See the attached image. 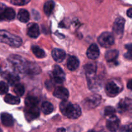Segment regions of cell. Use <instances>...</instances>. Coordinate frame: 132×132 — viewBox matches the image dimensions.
I'll return each mask as SVG.
<instances>
[{"label": "cell", "mask_w": 132, "mask_h": 132, "mask_svg": "<svg viewBox=\"0 0 132 132\" xmlns=\"http://www.w3.org/2000/svg\"><path fill=\"white\" fill-rule=\"evenodd\" d=\"M60 111L64 116L72 119L79 118L81 115V109L79 106L72 104L67 100L61 102L59 106Z\"/></svg>", "instance_id": "obj_1"}, {"label": "cell", "mask_w": 132, "mask_h": 132, "mask_svg": "<svg viewBox=\"0 0 132 132\" xmlns=\"http://www.w3.org/2000/svg\"><path fill=\"white\" fill-rule=\"evenodd\" d=\"M101 101V97L99 95L94 94L92 96L87 97L83 101V105L85 108L88 109H92L95 108L99 105Z\"/></svg>", "instance_id": "obj_5"}, {"label": "cell", "mask_w": 132, "mask_h": 132, "mask_svg": "<svg viewBox=\"0 0 132 132\" xmlns=\"http://www.w3.org/2000/svg\"><path fill=\"white\" fill-rule=\"evenodd\" d=\"M8 61L15 70L21 73H24L28 61L18 55H10L8 59Z\"/></svg>", "instance_id": "obj_3"}, {"label": "cell", "mask_w": 132, "mask_h": 132, "mask_svg": "<svg viewBox=\"0 0 132 132\" xmlns=\"http://www.w3.org/2000/svg\"><path fill=\"white\" fill-rule=\"evenodd\" d=\"M117 110L120 113H122L129 110H132V99H122L117 106Z\"/></svg>", "instance_id": "obj_9"}, {"label": "cell", "mask_w": 132, "mask_h": 132, "mask_svg": "<svg viewBox=\"0 0 132 132\" xmlns=\"http://www.w3.org/2000/svg\"><path fill=\"white\" fill-rule=\"evenodd\" d=\"M85 70L86 77H92L95 76L97 71V67L94 64H87L85 66Z\"/></svg>", "instance_id": "obj_20"}, {"label": "cell", "mask_w": 132, "mask_h": 132, "mask_svg": "<svg viewBox=\"0 0 132 132\" xmlns=\"http://www.w3.org/2000/svg\"><path fill=\"white\" fill-rule=\"evenodd\" d=\"M0 41L12 47H19L22 44V39L15 35H13L9 32L1 30L0 32Z\"/></svg>", "instance_id": "obj_2"}, {"label": "cell", "mask_w": 132, "mask_h": 132, "mask_svg": "<svg viewBox=\"0 0 132 132\" xmlns=\"http://www.w3.org/2000/svg\"><path fill=\"white\" fill-rule=\"evenodd\" d=\"M119 126V120L117 117L109 118L106 122V127L108 130L112 132H116L118 130Z\"/></svg>", "instance_id": "obj_15"}, {"label": "cell", "mask_w": 132, "mask_h": 132, "mask_svg": "<svg viewBox=\"0 0 132 132\" xmlns=\"http://www.w3.org/2000/svg\"><path fill=\"white\" fill-rule=\"evenodd\" d=\"M126 48L128 49V52L125 54V58L129 60H132V45H127Z\"/></svg>", "instance_id": "obj_32"}, {"label": "cell", "mask_w": 132, "mask_h": 132, "mask_svg": "<svg viewBox=\"0 0 132 132\" xmlns=\"http://www.w3.org/2000/svg\"><path fill=\"white\" fill-rule=\"evenodd\" d=\"M57 132H66V130H65V129H64V128H61L58 129Z\"/></svg>", "instance_id": "obj_37"}, {"label": "cell", "mask_w": 132, "mask_h": 132, "mask_svg": "<svg viewBox=\"0 0 132 132\" xmlns=\"http://www.w3.org/2000/svg\"><path fill=\"white\" fill-rule=\"evenodd\" d=\"M54 6H55V3H54V1H47L46 3H45L43 7L45 14L47 15H50V14L52 12L53 10H54Z\"/></svg>", "instance_id": "obj_27"}, {"label": "cell", "mask_w": 132, "mask_h": 132, "mask_svg": "<svg viewBox=\"0 0 132 132\" xmlns=\"http://www.w3.org/2000/svg\"><path fill=\"white\" fill-rule=\"evenodd\" d=\"M41 110L43 113L46 115H48L51 113L54 110L53 105L50 103L48 101H45L41 104Z\"/></svg>", "instance_id": "obj_24"}, {"label": "cell", "mask_w": 132, "mask_h": 132, "mask_svg": "<svg viewBox=\"0 0 132 132\" xmlns=\"http://www.w3.org/2000/svg\"><path fill=\"white\" fill-rule=\"evenodd\" d=\"M127 15L129 17V18H132V8L131 9H130L128 10Z\"/></svg>", "instance_id": "obj_36"}, {"label": "cell", "mask_w": 132, "mask_h": 132, "mask_svg": "<svg viewBox=\"0 0 132 132\" xmlns=\"http://www.w3.org/2000/svg\"><path fill=\"white\" fill-rule=\"evenodd\" d=\"M40 72H41V69L37 64L28 61L24 73L30 75H36L38 74Z\"/></svg>", "instance_id": "obj_12"}, {"label": "cell", "mask_w": 132, "mask_h": 132, "mask_svg": "<svg viewBox=\"0 0 132 132\" xmlns=\"http://www.w3.org/2000/svg\"><path fill=\"white\" fill-rule=\"evenodd\" d=\"M26 117L29 121L37 118L39 116V110L37 106L34 107H27L25 110Z\"/></svg>", "instance_id": "obj_11"}, {"label": "cell", "mask_w": 132, "mask_h": 132, "mask_svg": "<svg viewBox=\"0 0 132 132\" xmlns=\"http://www.w3.org/2000/svg\"><path fill=\"white\" fill-rule=\"evenodd\" d=\"M32 50L33 54L35 55V56L37 58H39V59L45 57V55H46L44 50H43V49L40 48L37 46H32Z\"/></svg>", "instance_id": "obj_28"}, {"label": "cell", "mask_w": 132, "mask_h": 132, "mask_svg": "<svg viewBox=\"0 0 132 132\" xmlns=\"http://www.w3.org/2000/svg\"><path fill=\"white\" fill-rule=\"evenodd\" d=\"M116 111L115 108L112 106H107L104 110V115L108 118H112V117H116Z\"/></svg>", "instance_id": "obj_30"}, {"label": "cell", "mask_w": 132, "mask_h": 132, "mask_svg": "<svg viewBox=\"0 0 132 132\" xmlns=\"http://www.w3.org/2000/svg\"><path fill=\"white\" fill-rule=\"evenodd\" d=\"M4 100L6 103L10 104H18L20 103V99L18 97H15L11 94H7L5 95Z\"/></svg>", "instance_id": "obj_25"}, {"label": "cell", "mask_w": 132, "mask_h": 132, "mask_svg": "<svg viewBox=\"0 0 132 132\" xmlns=\"http://www.w3.org/2000/svg\"><path fill=\"white\" fill-rule=\"evenodd\" d=\"M127 87H128V89H130V90H132V79H131L129 80L128 82Z\"/></svg>", "instance_id": "obj_35"}, {"label": "cell", "mask_w": 132, "mask_h": 132, "mask_svg": "<svg viewBox=\"0 0 132 132\" xmlns=\"http://www.w3.org/2000/svg\"><path fill=\"white\" fill-rule=\"evenodd\" d=\"M30 1V0H10V2L12 5L22 6V5H27Z\"/></svg>", "instance_id": "obj_31"}, {"label": "cell", "mask_w": 132, "mask_h": 132, "mask_svg": "<svg viewBox=\"0 0 132 132\" xmlns=\"http://www.w3.org/2000/svg\"><path fill=\"white\" fill-rule=\"evenodd\" d=\"M86 55L89 59H93V60L99 57V49L98 46L95 44H92L88 48Z\"/></svg>", "instance_id": "obj_14"}, {"label": "cell", "mask_w": 132, "mask_h": 132, "mask_svg": "<svg viewBox=\"0 0 132 132\" xmlns=\"http://www.w3.org/2000/svg\"><path fill=\"white\" fill-rule=\"evenodd\" d=\"M119 52L117 50H111L107 52L105 54V58L108 61H115L118 57Z\"/></svg>", "instance_id": "obj_23"}, {"label": "cell", "mask_w": 132, "mask_h": 132, "mask_svg": "<svg viewBox=\"0 0 132 132\" xmlns=\"http://www.w3.org/2000/svg\"><path fill=\"white\" fill-rule=\"evenodd\" d=\"M0 90H1V95L6 94L9 90V87H8L7 85L3 81H1L0 83Z\"/></svg>", "instance_id": "obj_33"}, {"label": "cell", "mask_w": 132, "mask_h": 132, "mask_svg": "<svg viewBox=\"0 0 132 132\" xmlns=\"http://www.w3.org/2000/svg\"><path fill=\"white\" fill-rule=\"evenodd\" d=\"M98 42L103 47H110L114 43V37L110 32H103L98 37Z\"/></svg>", "instance_id": "obj_4"}, {"label": "cell", "mask_w": 132, "mask_h": 132, "mask_svg": "<svg viewBox=\"0 0 132 132\" xmlns=\"http://www.w3.org/2000/svg\"><path fill=\"white\" fill-rule=\"evenodd\" d=\"M14 92L18 97H21L24 93V86L21 84L18 83L14 86Z\"/></svg>", "instance_id": "obj_29"}, {"label": "cell", "mask_w": 132, "mask_h": 132, "mask_svg": "<svg viewBox=\"0 0 132 132\" xmlns=\"http://www.w3.org/2000/svg\"><path fill=\"white\" fill-rule=\"evenodd\" d=\"M39 28L36 23H30L27 27V34L32 38H36L39 36Z\"/></svg>", "instance_id": "obj_13"}, {"label": "cell", "mask_w": 132, "mask_h": 132, "mask_svg": "<svg viewBox=\"0 0 132 132\" xmlns=\"http://www.w3.org/2000/svg\"><path fill=\"white\" fill-rule=\"evenodd\" d=\"M125 20L122 18H118L116 19L113 26V32L117 37H121L124 32Z\"/></svg>", "instance_id": "obj_6"}, {"label": "cell", "mask_w": 132, "mask_h": 132, "mask_svg": "<svg viewBox=\"0 0 132 132\" xmlns=\"http://www.w3.org/2000/svg\"><path fill=\"white\" fill-rule=\"evenodd\" d=\"M120 132H132V123L122 126Z\"/></svg>", "instance_id": "obj_34"}, {"label": "cell", "mask_w": 132, "mask_h": 132, "mask_svg": "<svg viewBox=\"0 0 132 132\" xmlns=\"http://www.w3.org/2000/svg\"><path fill=\"white\" fill-rule=\"evenodd\" d=\"M15 11L11 8H6L3 10L1 9V19L2 20L6 19V20H13L15 18Z\"/></svg>", "instance_id": "obj_16"}, {"label": "cell", "mask_w": 132, "mask_h": 132, "mask_svg": "<svg viewBox=\"0 0 132 132\" xmlns=\"http://www.w3.org/2000/svg\"><path fill=\"white\" fill-rule=\"evenodd\" d=\"M54 95L55 97L58 99H62L63 101L67 100L69 96V93L67 89L65 88L59 86V87L56 88L54 92Z\"/></svg>", "instance_id": "obj_10"}, {"label": "cell", "mask_w": 132, "mask_h": 132, "mask_svg": "<svg viewBox=\"0 0 132 132\" xmlns=\"http://www.w3.org/2000/svg\"><path fill=\"white\" fill-rule=\"evenodd\" d=\"M25 105L27 107H34L37 106L39 103V100L37 98L33 96H28L25 99Z\"/></svg>", "instance_id": "obj_26"}, {"label": "cell", "mask_w": 132, "mask_h": 132, "mask_svg": "<svg viewBox=\"0 0 132 132\" xmlns=\"http://www.w3.org/2000/svg\"><path fill=\"white\" fill-rule=\"evenodd\" d=\"M18 18L21 22L27 23V21H28L30 19L29 13H28L27 10H24V9H21L19 11V12H18Z\"/></svg>", "instance_id": "obj_22"}, {"label": "cell", "mask_w": 132, "mask_h": 132, "mask_svg": "<svg viewBox=\"0 0 132 132\" xmlns=\"http://www.w3.org/2000/svg\"><path fill=\"white\" fill-rule=\"evenodd\" d=\"M120 86L114 81H109L106 85V92L110 97H115L121 92Z\"/></svg>", "instance_id": "obj_7"}, {"label": "cell", "mask_w": 132, "mask_h": 132, "mask_svg": "<svg viewBox=\"0 0 132 132\" xmlns=\"http://www.w3.org/2000/svg\"><path fill=\"white\" fill-rule=\"evenodd\" d=\"M5 78H6V81H8L9 85H12V86H15V85L18 83L19 81V77H18V75L15 74V73H8L5 76Z\"/></svg>", "instance_id": "obj_21"}, {"label": "cell", "mask_w": 132, "mask_h": 132, "mask_svg": "<svg viewBox=\"0 0 132 132\" xmlns=\"http://www.w3.org/2000/svg\"><path fill=\"white\" fill-rule=\"evenodd\" d=\"M67 68L70 71H74L79 66V61L74 56H70L68 57L67 63Z\"/></svg>", "instance_id": "obj_18"}, {"label": "cell", "mask_w": 132, "mask_h": 132, "mask_svg": "<svg viewBox=\"0 0 132 132\" xmlns=\"http://www.w3.org/2000/svg\"><path fill=\"white\" fill-rule=\"evenodd\" d=\"M1 122L5 126H12L14 124V119L11 115L7 113H3L1 115Z\"/></svg>", "instance_id": "obj_19"}, {"label": "cell", "mask_w": 132, "mask_h": 132, "mask_svg": "<svg viewBox=\"0 0 132 132\" xmlns=\"http://www.w3.org/2000/svg\"><path fill=\"white\" fill-rule=\"evenodd\" d=\"M52 78L57 83H62L65 80V73L59 66L55 65L52 71Z\"/></svg>", "instance_id": "obj_8"}, {"label": "cell", "mask_w": 132, "mask_h": 132, "mask_svg": "<svg viewBox=\"0 0 132 132\" xmlns=\"http://www.w3.org/2000/svg\"><path fill=\"white\" fill-rule=\"evenodd\" d=\"M52 56L54 61L57 63H61L64 59L66 57V54L61 49L55 48L52 52Z\"/></svg>", "instance_id": "obj_17"}, {"label": "cell", "mask_w": 132, "mask_h": 132, "mask_svg": "<svg viewBox=\"0 0 132 132\" xmlns=\"http://www.w3.org/2000/svg\"><path fill=\"white\" fill-rule=\"evenodd\" d=\"M88 132H95V131H88Z\"/></svg>", "instance_id": "obj_38"}]
</instances>
